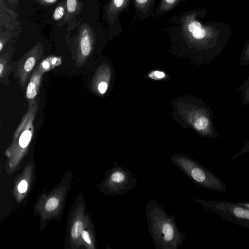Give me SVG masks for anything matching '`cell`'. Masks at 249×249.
<instances>
[{
	"mask_svg": "<svg viewBox=\"0 0 249 249\" xmlns=\"http://www.w3.org/2000/svg\"><path fill=\"white\" fill-rule=\"evenodd\" d=\"M165 76V74L162 71H152L149 74V77L152 79L159 80L163 78Z\"/></svg>",
	"mask_w": 249,
	"mask_h": 249,
	"instance_id": "d6986e66",
	"label": "cell"
},
{
	"mask_svg": "<svg viewBox=\"0 0 249 249\" xmlns=\"http://www.w3.org/2000/svg\"><path fill=\"white\" fill-rule=\"evenodd\" d=\"M130 0H110L106 8L107 17L113 23L119 14L124 9Z\"/></svg>",
	"mask_w": 249,
	"mask_h": 249,
	"instance_id": "ba28073f",
	"label": "cell"
},
{
	"mask_svg": "<svg viewBox=\"0 0 249 249\" xmlns=\"http://www.w3.org/2000/svg\"><path fill=\"white\" fill-rule=\"evenodd\" d=\"M170 160L195 183L209 189L222 190V186L216 177L190 156L174 154L171 156Z\"/></svg>",
	"mask_w": 249,
	"mask_h": 249,
	"instance_id": "3957f363",
	"label": "cell"
},
{
	"mask_svg": "<svg viewBox=\"0 0 249 249\" xmlns=\"http://www.w3.org/2000/svg\"><path fill=\"white\" fill-rule=\"evenodd\" d=\"M148 229L156 249H178L186 239L178 229L174 216L169 214L156 200L146 203Z\"/></svg>",
	"mask_w": 249,
	"mask_h": 249,
	"instance_id": "6da1fadb",
	"label": "cell"
},
{
	"mask_svg": "<svg viewBox=\"0 0 249 249\" xmlns=\"http://www.w3.org/2000/svg\"><path fill=\"white\" fill-rule=\"evenodd\" d=\"M39 4L43 6H50L54 4L58 0H34Z\"/></svg>",
	"mask_w": 249,
	"mask_h": 249,
	"instance_id": "44dd1931",
	"label": "cell"
},
{
	"mask_svg": "<svg viewBox=\"0 0 249 249\" xmlns=\"http://www.w3.org/2000/svg\"><path fill=\"white\" fill-rule=\"evenodd\" d=\"M249 151V140L244 145V146L242 147V148L239 151V152L235 155V157H236L243 153H246Z\"/></svg>",
	"mask_w": 249,
	"mask_h": 249,
	"instance_id": "603a6c76",
	"label": "cell"
},
{
	"mask_svg": "<svg viewBox=\"0 0 249 249\" xmlns=\"http://www.w3.org/2000/svg\"><path fill=\"white\" fill-rule=\"evenodd\" d=\"M66 11L65 16L62 18L59 25L68 24V29L70 27L71 23L73 22L75 24L76 17L81 13L83 3L81 0H66Z\"/></svg>",
	"mask_w": 249,
	"mask_h": 249,
	"instance_id": "52a82bcc",
	"label": "cell"
},
{
	"mask_svg": "<svg viewBox=\"0 0 249 249\" xmlns=\"http://www.w3.org/2000/svg\"><path fill=\"white\" fill-rule=\"evenodd\" d=\"M82 236L84 240L88 244H90L91 240L88 232L85 231H82Z\"/></svg>",
	"mask_w": 249,
	"mask_h": 249,
	"instance_id": "cb8c5ba5",
	"label": "cell"
},
{
	"mask_svg": "<svg viewBox=\"0 0 249 249\" xmlns=\"http://www.w3.org/2000/svg\"><path fill=\"white\" fill-rule=\"evenodd\" d=\"M82 223L80 221L75 222L72 227L71 231L72 237L73 238H77L82 233Z\"/></svg>",
	"mask_w": 249,
	"mask_h": 249,
	"instance_id": "9a60e30c",
	"label": "cell"
},
{
	"mask_svg": "<svg viewBox=\"0 0 249 249\" xmlns=\"http://www.w3.org/2000/svg\"><path fill=\"white\" fill-rule=\"evenodd\" d=\"M66 11V0L60 1L56 6L53 14V18L54 21H58L65 16Z\"/></svg>",
	"mask_w": 249,
	"mask_h": 249,
	"instance_id": "8fae6325",
	"label": "cell"
},
{
	"mask_svg": "<svg viewBox=\"0 0 249 249\" xmlns=\"http://www.w3.org/2000/svg\"><path fill=\"white\" fill-rule=\"evenodd\" d=\"M28 128L22 132L19 139V146L22 148L27 146L32 137L31 131Z\"/></svg>",
	"mask_w": 249,
	"mask_h": 249,
	"instance_id": "7c38bea8",
	"label": "cell"
},
{
	"mask_svg": "<svg viewBox=\"0 0 249 249\" xmlns=\"http://www.w3.org/2000/svg\"><path fill=\"white\" fill-rule=\"evenodd\" d=\"M40 76L41 75L39 72L35 73L33 75L31 80L28 84L26 94L27 97L29 99H33L36 95Z\"/></svg>",
	"mask_w": 249,
	"mask_h": 249,
	"instance_id": "9c48e42d",
	"label": "cell"
},
{
	"mask_svg": "<svg viewBox=\"0 0 249 249\" xmlns=\"http://www.w3.org/2000/svg\"><path fill=\"white\" fill-rule=\"evenodd\" d=\"M18 15L7 8L4 0H0V26L11 32L19 30L21 22Z\"/></svg>",
	"mask_w": 249,
	"mask_h": 249,
	"instance_id": "8992f818",
	"label": "cell"
},
{
	"mask_svg": "<svg viewBox=\"0 0 249 249\" xmlns=\"http://www.w3.org/2000/svg\"><path fill=\"white\" fill-rule=\"evenodd\" d=\"M58 200L55 197L50 198L46 202L45 208L48 211L54 210L58 205Z\"/></svg>",
	"mask_w": 249,
	"mask_h": 249,
	"instance_id": "ac0fdd59",
	"label": "cell"
},
{
	"mask_svg": "<svg viewBox=\"0 0 249 249\" xmlns=\"http://www.w3.org/2000/svg\"><path fill=\"white\" fill-rule=\"evenodd\" d=\"M214 113L202 100L192 98L187 108V122L200 136L217 138L218 134L213 123Z\"/></svg>",
	"mask_w": 249,
	"mask_h": 249,
	"instance_id": "7a4b0ae2",
	"label": "cell"
},
{
	"mask_svg": "<svg viewBox=\"0 0 249 249\" xmlns=\"http://www.w3.org/2000/svg\"><path fill=\"white\" fill-rule=\"evenodd\" d=\"M153 0H135L136 7L140 10L146 11Z\"/></svg>",
	"mask_w": 249,
	"mask_h": 249,
	"instance_id": "e0dca14e",
	"label": "cell"
},
{
	"mask_svg": "<svg viewBox=\"0 0 249 249\" xmlns=\"http://www.w3.org/2000/svg\"><path fill=\"white\" fill-rule=\"evenodd\" d=\"M95 34L90 26L86 23L81 24L73 36V40L78 55L88 57L93 50Z\"/></svg>",
	"mask_w": 249,
	"mask_h": 249,
	"instance_id": "5b68a950",
	"label": "cell"
},
{
	"mask_svg": "<svg viewBox=\"0 0 249 249\" xmlns=\"http://www.w3.org/2000/svg\"><path fill=\"white\" fill-rule=\"evenodd\" d=\"M28 184L25 180H22L18 184V189L19 192L24 193L27 189Z\"/></svg>",
	"mask_w": 249,
	"mask_h": 249,
	"instance_id": "7402d4cb",
	"label": "cell"
},
{
	"mask_svg": "<svg viewBox=\"0 0 249 249\" xmlns=\"http://www.w3.org/2000/svg\"><path fill=\"white\" fill-rule=\"evenodd\" d=\"M108 88V84L106 81H102L99 83L97 89L100 94L105 93Z\"/></svg>",
	"mask_w": 249,
	"mask_h": 249,
	"instance_id": "ffe728a7",
	"label": "cell"
},
{
	"mask_svg": "<svg viewBox=\"0 0 249 249\" xmlns=\"http://www.w3.org/2000/svg\"><path fill=\"white\" fill-rule=\"evenodd\" d=\"M137 178L131 171L115 164L107 178L109 191L111 195H123L136 188Z\"/></svg>",
	"mask_w": 249,
	"mask_h": 249,
	"instance_id": "277c9868",
	"label": "cell"
},
{
	"mask_svg": "<svg viewBox=\"0 0 249 249\" xmlns=\"http://www.w3.org/2000/svg\"><path fill=\"white\" fill-rule=\"evenodd\" d=\"M237 90L240 93L242 105L245 106L249 104V76L238 87Z\"/></svg>",
	"mask_w": 249,
	"mask_h": 249,
	"instance_id": "30bf717a",
	"label": "cell"
},
{
	"mask_svg": "<svg viewBox=\"0 0 249 249\" xmlns=\"http://www.w3.org/2000/svg\"><path fill=\"white\" fill-rule=\"evenodd\" d=\"M12 32L0 27V51L1 52L3 48L9 39L12 36Z\"/></svg>",
	"mask_w": 249,
	"mask_h": 249,
	"instance_id": "5bb4252c",
	"label": "cell"
},
{
	"mask_svg": "<svg viewBox=\"0 0 249 249\" xmlns=\"http://www.w3.org/2000/svg\"><path fill=\"white\" fill-rule=\"evenodd\" d=\"M11 4H18V0H6Z\"/></svg>",
	"mask_w": 249,
	"mask_h": 249,
	"instance_id": "d4e9b609",
	"label": "cell"
},
{
	"mask_svg": "<svg viewBox=\"0 0 249 249\" xmlns=\"http://www.w3.org/2000/svg\"><path fill=\"white\" fill-rule=\"evenodd\" d=\"M181 0H162L160 6L161 12H167L173 9Z\"/></svg>",
	"mask_w": 249,
	"mask_h": 249,
	"instance_id": "4fadbf2b",
	"label": "cell"
},
{
	"mask_svg": "<svg viewBox=\"0 0 249 249\" xmlns=\"http://www.w3.org/2000/svg\"><path fill=\"white\" fill-rule=\"evenodd\" d=\"M233 213L237 217L249 219V211L247 210L236 207L233 210Z\"/></svg>",
	"mask_w": 249,
	"mask_h": 249,
	"instance_id": "2e32d148",
	"label": "cell"
}]
</instances>
